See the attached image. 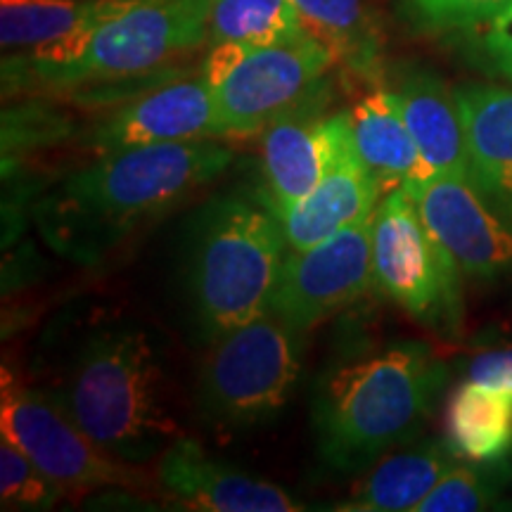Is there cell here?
Returning <instances> with one entry per match:
<instances>
[{"label":"cell","instance_id":"obj_17","mask_svg":"<svg viewBox=\"0 0 512 512\" xmlns=\"http://www.w3.org/2000/svg\"><path fill=\"white\" fill-rule=\"evenodd\" d=\"M358 157L373 174L382 195L396 188L430 181L434 169L425 162L420 147L403 121L392 88L377 86L349 112Z\"/></svg>","mask_w":512,"mask_h":512},{"label":"cell","instance_id":"obj_22","mask_svg":"<svg viewBox=\"0 0 512 512\" xmlns=\"http://www.w3.org/2000/svg\"><path fill=\"white\" fill-rule=\"evenodd\" d=\"M448 446L472 463H496L512 448V399L467 380L446 408Z\"/></svg>","mask_w":512,"mask_h":512},{"label":"cell","instance_id":"obj_5","mask_svg":"<svg viewBox=\"0 0 512 512\" xmlns=\"http://www.w3.org/2000/svg\"><path fill=\"white\" fill-rule=\"evenodd\" d=\"M290 245L264 202L219 197L202 211L190 259V304L207 342L271 309Z\"/></svg>","mask_w":512,"mask_h":512},{"label":"cell","instance_id":"obj_26","mask_svg":"<svg viewBox=\"0 0 512 512\" xmlns=\"http://www.w3.org/2000/svg\"><path fill=\"white\" fill-rule=\"evenodd\" d=\"M496 501V484L477 467L456 465L418 503L415 512H477Z\"/></svg>","mask_w":512,"mask_h":512},{"label":"cell","instance_id":"obj_7","mask_svg":"<svg viewBox=\"0 0 512 512\" xmlns=\"http://www.w3.org/2000/svg\"><path fill=\"white\" fill-rule=\"evenodd\" d=\"M0 437L22 448L64 494L147 491L155 484L143 467L114 458L95 444L60 401L36 392L8 368L0 373Z\"/></svg>","mask_w":512,"mask_h":512},{"label":"cell","instance_id":"obj_13","mask_svg":"<svg viewBox=\"0 0 512 512\" xmlns=\"http://www.w3.org/2000/svg\"><path fill=\"white\" fill-rule=\"evenodd\" d=\"M328 102L330 86L325 79L309 98L261 133L266 197L261 202L278 216V221L316 188L328 169L335 138V114H325Z\"/></svg>","mask_w":512,"mask_h":512},{"label":"cell","instance_id":"obj_16","mask_svg":"<svg viewBox=\"0 0 512 512\" xmlns=\"http://www.w3.org/2000/svg\"><path fill=\"white\" fill-rule=\"evenodd\" d=\"M465 133L467 174L491 207L512 214V88H453Z\"/></svg>","mask_w":512,"mask_h":512},{"label":"cell","instance_id":"obj_3","mask_svg":"<svg viewBox=\"0 0 512 512\" xmlns=\"http://www.w3.org/2000/svg\"><path fill=\"white\" fill-rule=\"evenodd\" d=\"M209 12L211 0H133L91 29L5 57V95L74 93L159 72L209 41Z\"/></svg>","mask_w":512,"mask_h":512},{"label":"cell","instance_id":"obj_14","mask_svg":"<svg viewBox=\"0 0 512 512\" xmlns=\"http://www.w3.org/2000/svg\"><path fill=\"white\" fill-rule=\"evenodd\" d=\"M382 188L358 157L349 112H335L332 157L316 188L280 219L292 252H302L375 214Z\"/></svg>","mask_w":512,"mask_h":512},{"label":"cell","instance_id":"obj_9","mask_svg":"<svg viewBox=\"0 0 512 512\" xmlns=\"http://www.w3.org/2000/svg\"><path fill=\"white\" fill-rule=\"evenodd\" d=\"M335 57L311 34L264 48L240 46L226 74L211 83L221 138L264 133L328 79Z\"/></svg>","mask_w":512,"mask_h":512},{"label":"cell","instance_id":"obj_20","mask_svg":"<svg viewBox=\"0 0 512 512\" xmlns=\"http://www.w3.org/2000/svg\"><path fill=\"white\" fill-rule=\"evenodd\" d=\"M304 27L337 67L366 81L382 79V31L363 0H292Z\"/></svg>","mask_w":512,"mask_h":512},{"label":"cell","instance_id":"obj_12","mask_svg":"<svg viewBox=\"0 0 512 512\" xmlns=\"http://www.w3.org/2000/svg\"><path fill=\"white\" fill-rule=\"evenodd\" d=\"M221 138L216 121L214 91L197 76H178L138 98L121 102L88 133L86 145L98 155L133 147L197 143Z\"/></svg>","mask_w":512,"mask_h":512},{"label":"cell","instance_id":"obj_11","mask_svg":"<svg viewBox=\"0 0 512 512\" xmlns=\"http://www.w3.org/2000/svg\"><path fill=\"white\" fill-rule=\"evenodd\" d=\"M408 192L422 223L463 275L486 280L512 266V230L491 211L470 176L437 174Z\"/></svg>","mask_w":512,"mask_h":512},{"label":"cell","instance_id":"obj_15","mask_svg":"<svg viewBox=\"0 0 512 512\" xmlns=\"http://www.w3.org/2000/svg\"><path fill=\"white\" fill-rule=\"evenodd\" d=\"M157 486L183 510L299 512L304 505L268 479L245 475L211 458L195 439L178 437L162 453Z\"/></svg>","mask_w":512,"mask_h":512},{"label":"cell","instance_id":"obj_23","mask_svg":"<svg viewBox=\"0 0 512 512\" xmlns=\"http://www.w3.org/2000/svg\"><path fill=\"white\" fill-rule=\"evenodd\" d=\"M309 34L292 0H211L209 43L264 48Z\"/></svg>","mask_w":512,"mask_h":512},{"label":"cell","instance_id":"obj_18","mask_svg":"<svg viewBox=\"0 0 512 512\" xmlns=\"http://www.w3.org/2000/svg\"><path fill=\"white\" fill-rule=\"evenodd\" d=\"M408 131L434 174H467L465 133L456 95L437 74L406 69L392 88Z\"/></svg>","mask_w":512,"mask_h":512},{"label":"cell","instance_id":"obj_27","mask_svg":"<svg viewBox=\"0 0 512 512\" xmlns=\"http://www.w3.org/2000/svg\"><path fill=\"white\" fill-rule=\"evenodd\" d=\"M472 31L477 34V50L486 69L512 81V3Z\"/></svg>","mask_w":512,"mask_h":512},{"label":"cell","instance_id":"obj_6","mask_svg":"<svg viewBox=\"0 0 512 512\" xmlns=\"http://www.w3.org/2000/svg\"><path fill=\"white\" fill-rule=\"evenodd\" d=\"M299 335L268 311L214 339L197 382L202 413L230 430L275 418L302 375Z\"/></svg>","mask_w":512,"mask_h":512},{"label":"cell","instance_id":"obj_2","mask_svg":"<svg viewBox=\"0 0 512 512\" xmlns=\"http://www.w3.org/2000/svg\"><path fill=\"white\" fill-rule=\"evenodd\" d=\"M446 368L430 347L403 342L335 368L313 399L320 458L339 472L377 463L432 411Z\"/></svg>","mask_w":512,"mask_h":512},{"label":"cell","instance_id":"obj_4","mask_svg":"<svg viewBox=\"0 0 512 512\" xmlns=\"http://www.w3.org/2000/svg\"><path fill=\"white\" fill-rule=\"evenodd\" d=\"M57 401L95 444L126 463H145L178 439L162 354L145 330L88 337Z\"/></svg>","mask_w":512,"mask_h":512},{"label":"cell","instance_id":"obj_21","mask_svg":"<svg viewBox=\"0 0 512 512\" xmlns=\"http://www.w3.org/2000/svg\"><path fill=\"white\" fill-rule=\"evenodd\" d=\"M133 0H0V43L5 53H31L91 29Z\"/></svg>","mask_w":512,"mask_h":512},{"label":"cell","instance_id":"obj_24","mask_svg":"<svg viewBox=\"0 0 512 512\" xmlns=\"http://www.w3.org/2000/svg\"><path fill=\"white\" fill-rule=\"evenodd\" d=\"M64 496L46 472L10 439L0 437V501L3 510H48Z\"/></svg>","mask_w":512,"mask_h":512},{"label":"cell","instance_id":"obj_1","mask_svg":"<svg viewBox=\"0 0 512 512\" xmlns=\"http://www.w3.org/2000/svg\"><path fill=\"white\" fill-rule=\"evenodd\" d=\"M233 150L216 140L133 147L100 155L43 192L34 223L67 261L93 266L219 178Z\"/></svg>","mask_w":512,"mask_h":512},{"label":"cell","instance_id":"obj_8","mask_svg":"<svg viewBox=\"0 0 512 512\" xmlns=\"http://www.w3.org/2000/svg\"><path fill=\"white\" fill-rule=\"evenodd\" d=\"M375 285L392 302L427 325L460 318V271L432 238L408 188L382 197L373 216Z\"/></svg>","mask_w":512,"mask_h":512},{"label":"cell","instance_id":"obj_10","mask_svg":"<svg viewBox=\"0 0 512 512\" xmlns=\"http://www.w3.org/2000/svg\"><path fill=\"white\" fill-rule=\"evenodd\" d=\"M373 216L302 252L290 249L268 311L304 335L361 299L375 285Z\"/></svg>","mask_w":512,"mask_h":512},{"label":"cell","instance_id":"obj_25","mask_svg":"<svg viewBox=\"0 0 512 512\" xmlns=\"http://www.w3.org/2000/svg\"><path fill=\"white\" fill-rule=\"evenodd\" d=\"M512 0H399V17L415 34L472 31Z\"/></svg>","mask_w":512,"mask_h":512},{"label":"cell","instance_id":"obj_19","mask_svg":"<svg viewBox=\"0 0 512 512\" xmlns=\"http://www.w3.org/2000/svg\"><path fill=\"white\" fill-rule=\"evenodd\" d=\"M456 456L448 444L427 441L408 451L387 453L373 470L358 482L347 501L335 510L342 512H415L418 503L437 486L451 467Z\"/></svg>","mask_w":512,"mask_h":512},{"label":"cell","instance_id":"obj_28","mask_svg":"<svg viewBox=\"0 0 512 512\" xmlns=\"http://www.w3.org/2000/svg\"><path fill=\"white\" fill-rule=\"evenodd\" d=\"M467 380L486 384V387L498 389L512 399V347L510 349H494L479 354L470 363Z\"/></svg>","mask_w":512,"mask_h":512}]
</instances>
